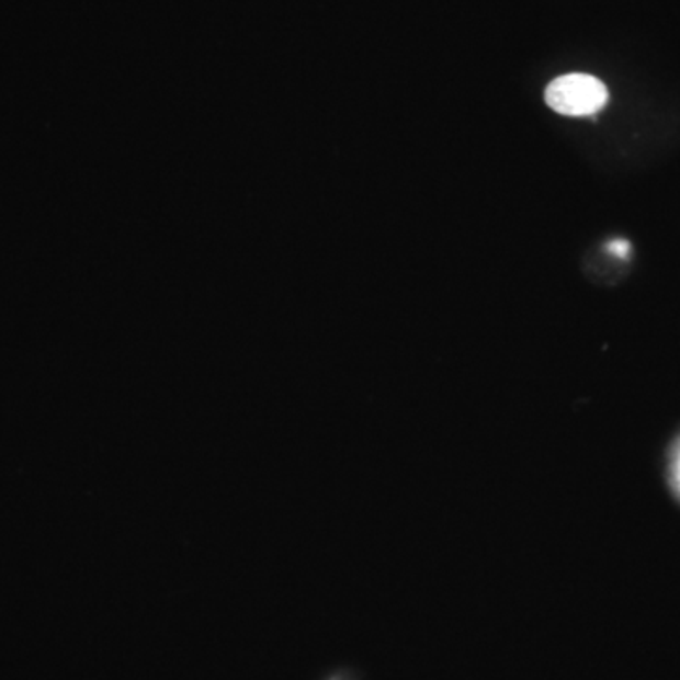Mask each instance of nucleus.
Masks as SVG:
<instances>
[{"instance_id":"3","label":"nucleus","mask_w":680,"mask_h":680,"mask_svg":"<svg viewBox=\"0 0 680 680\" xmlns=\"http://www.w3.org/2000/svg\"><path fill=\"white\" fill-rule=\"evenodd\" d=\"M673 483L677 486V490L680 491V446L673 460Z\"/></svg>"},{"instance_id":"2","label":"nucleus","mask_w":680,"mask_h":680,"mask_svg":"<svg viewBox=\"0 0 680 680\" xmlns=\"http://www.w3.org/2000/svg\"><path fill=\"white\" fill-rule=\"evenodd\" d=\"M607 252L612 253L614 258L627 259V256L632 252V246L624 238H616V240H611L607 245Z\"/></svg>"},{"instance_id":"1","label":"nucleus","mask_w":680,"mask_h":680,"mask_svg":"<svg viewBox=\"0 0 680 680\" xmlns=\"http://www.w3.org/2000/svg\"><path fill=\"white\" fill-rule=\"evenodd\" d=\"M546 104L564 116H592L605 106V83L590 75H565L556 78L544 93Z\"/></svg>"}]
</instances>
